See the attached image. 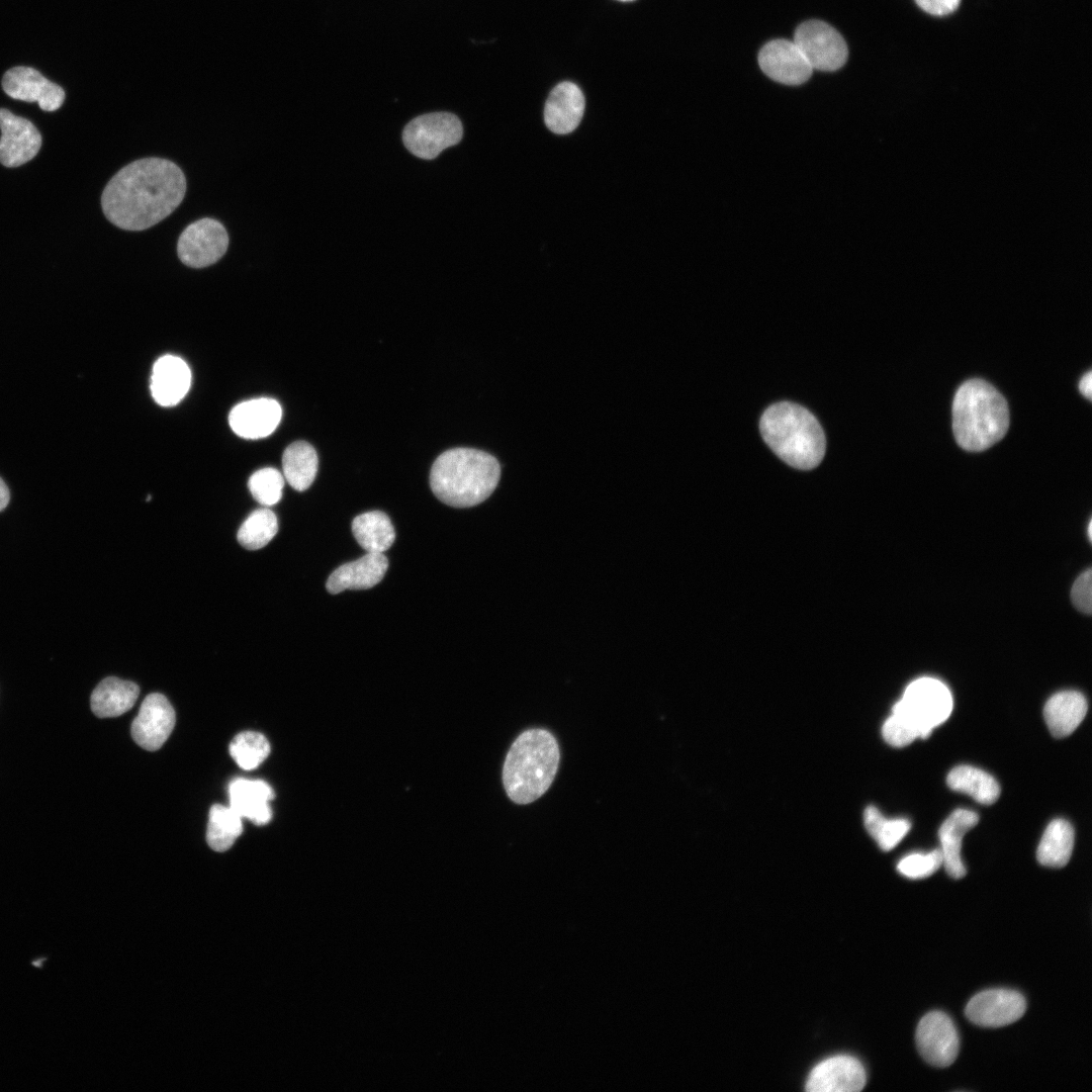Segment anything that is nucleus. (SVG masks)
Masks as SVG:
<instances>
[{
    "instance_id": "obj_38",
    "label": "nucleus",
    "mask_w": 1092,
    "mask_h": 1092,
    "mask_svg": "<svg viewBox=\"0 0 1092 1092\" xmlns=\"http://www.w3.org/2000/svg\"><path fill=\"white\" fill-rule=\"evenodd\" d=\"M1079 390L1085 397H1087L1088 399H1091V396H1092V372L1091 371H1088L1081 378V380L1079 382Z\"/></svg>"
},
{
    "instance_id": "obj_13",
    "label": "nucleus",
    "mask_w": 1092,
    "mask_h": 1092,
    "mask_svg": "<svg viewBox=\"0 0 1092 1092\" xmlns=\"http://www.w3.org/2000/svg\"><path fill=\"white\" fill-rule=\"evenodd\" d=\"M0 163L5 167L25 164L41 147V135L32 122L5 108H0Z\"/></svg>"
},
{
    "instance_id": "obj_12",
    "label": "nucleus",
    "mask_w": 1092,
    "mask_h": 1092,
    "mask_svg": "<svg viewBox=\"0 0 1092 1092\" xmlns=\"http://www.w3.org/2000/svg\"><path fill=\"white\" fill-rule=\"evenodd\" d=\"M175 711L167 698L158 693L148 695L131 724L135 743L149 751L158 750L175 726Z\"/></svg>"
},
{
    "instance_id": "obj_41",
    "label": "nucleus",
    "mask_w": 1092,
    "mask_h": 1092,
    "mask_svg": "<svg viewBox=\"0 0 1092 1092\" xmlns=\"http://www.w3.org/2000/svg\"><path fill=\"white\" fill-rule=\"evenodd\" d=\"M620 1H633V0H620Z\"/></svg>"
},
{
    "instance_id": "obj_15",
    "label": "nucleus",
    "mask_w": 1092,
    "mask_h": 1092,
    "mask_svg": "<svg viewBox=\"0 0 1092 1092\" xmlns=\"http://www.w3.org/2000/svg\"><path fill=\"white\" fill-rule=\"evenodd\" d=\"M758 63L763 73L785 85H800L812 75L813 69L794 41L776 39L759 52Z\"/></svg>"
},
{
    "instance_id": "obj_31",
    "label": "nucleus",
    "mask_w": 1092,
    "mask_h": 1092,
    "mask_svg": "<svg viewBox=\"0 0 1092 1092\" xmlns=\"http://www.w3.org/2000/svg\"><path fill=\"white\" fill-rule=\"evenodd\" d=\"M864 826L883 850L893 849L909 831L907 819H886L874 806L864 810Z\"/></svg>"
},
{
    "instance_id": "obj_4",
    "label": "nucleus",
    "mask_w": 1092,
    "mask_h": 1092,
    "mask_svg": "<svg viewBox=\"0 0 1092 1092\" xmlns=\"http://www.w3.org/2000/svg\"><path fill=\"white\" fill-rule=\"evenodd\" d=\"M1009 427V411L1003 395L982 379L966 381L952 403V431L967 451H983L1001 440Z\"/></svg>"
},
{
    "instance_id": "obj_2",
    "label": "nucleus",
    "mask_w": 1092,
    "mask_h": 1092,
    "mask_svg": "<svg viewBox=\"0 0 1092 1092\" xmlns=\"http://www.w3.org/2000/svg\"><path fill=\"white\" fill-rule=\"evenodd\" d=\"M499 477L500 466L492 455L472 448H454L443 452L433 463L430 485L442 503L468 508L485 500Z\"/></svg>"
},
{
    "instance_id": "obj_35",
    "label": "nucleus",
    "mask_w": 1092,
    "mask_h": 1092,
    "mask_svg": "<svg viewBox=\"0 0 1092 1092\" xmlns=\"http://www.w3.org/2000/svg\"><path fill=\"white\" fill-rule=\"evenodd\" d=\"M885 741L894 747H903L916 738H920L919 732L897 715L892 714L882 728Z\"/></svg>"
},
{
    "instance_id": "obj_24",
    "label": "nucleus",
    "mask_w": 1092,
    "mask_h": 1092,
    "mask_svg": "<svg viewBox=\"0 0 1092 1092\" xmlns=\"http://www.w3.org/2000/svg\"><path fill=\"white\" fill-rule=\"evenodd\" d=\"M139 694L136 684L109 676L94 689L90 700L91 709L99 718L117 717L134 705Z\"/></svg>"
},
{
    "instance_id": "obj_37",
    "label": "nucleus",
    "mask_w": 1092,
    "mask_h": 1092,
    "mask_svg": "<svg viewBox=\"0 0 1092 1092\" xmlns=\"http://www.w3.org/2000/svg\"><path fill=\"white\" fill-rule=\"evenodd\" d=\"M915 3L926 13L934 16H944L952 13L959 7L961 0H914Z\"/></svg>"
},
{
    "instance_id": "obj_27",
    "label": "nucleus",
    "mask_w": 1092,
    "mask_h": 1092,
    "mask_svg": "<svg viewBox=\"0 0 1092 1092\" xmlns=\"http://www.w3.org/2000/svg\"><path fill=\"white\" fill-rule=\"evenodd\" d=\"M1074 829L1064 819L1053 820L1039 841L1036 857L1040 864L1063 868L1070 860L1074 846Z\"/></svg>"
},
{
    "instance_id": "obj_36",
    "label": "nucleus",
    "mask_w": 1092,
    "mask_h": 1092,
    "mask_svg": "<svg viewBox=\"0 0 1092 1092\" xmlns=\"http://www.w3.org/2000/svg\"><path fill=\"white\" fill-rule=\"evenodd\" d=\"M1072 603L1077 610L1090 614L1092 609V571L1088 568L1075 580L1071 590Z\"/></svg>"
},
{
    "instance_id": "obj_33",
    "label": "nucleus",
    "mask_w": 1092,
    "mask_h": 1092,
    "mask_svg": "<svg viewBox=\"0 0 1092 1092\" xmlns=\"http://www.w3.org/2000/svg\"><path fill=\"white\" fill-rule=\"evenodd\" d=\"M283 486L284 476L272 467L257 470L248 481L252 496L265 507L273 506L281 499Z\"/></svg>"
},
{
    "instance_id": "obj_1",
    "label": "nucleus",
    "mask_w": 1092,
    "mask_h": 1092,
    "mask_svg": "<svg viewBox=\"0 0 1092 1092\" xmlns=\"http://www.w3.org/2000/svg\"><path fill=\"white\" fill-rule=\"evenodd\" d=\"M186 179L173 162L144 158L120 169L101 196L106 218L126 231H144L170 215L182 202Z\"/></svg>"
},
{
    "instance_id": "obj_26",
    "label": "nucleus",
    "mask_w": 1092,
    "mask_h": 1092,
    "mask_svg": "<svg viewBox=\"0 0 1092 1092\" xmlns=\"http://www.w3.org/2000/svg\"><path fill=\"white\" fill-rule=\"evenodd\" d=\"M317 455L304 441L290 444L282 455L283 476L295 490L303 491L313 482L317 472Z\"/></svg>"
},
{
    "instance_id": "obj_6",
    "label": "nucleus",
    "mask_w": 1092,
    "mask_h": 1092,
    "mask_svg": "<svg viewBox=\"0 0 1092 1092\" xmlns=\"http://www.w3.org/2000/svg\"><path fill=\"white\" fill-rule=\"evenodd\" d=\"M892 711L914 727L920 738L925 739L936 726L949 717L952 697L942 681L932 677H920L906 688L902 699L893 706Z\"/></svg>"
},
{
    "instance_id": "obj_16",
    "label": "nucleus",
    "mask_w": 1092,
    "mask_h": 1092,
    "mask_svg": "<svg viewBox=\"0 0 1092 1092\" xmlns=\"http://www.w3.org/2000/svg\"><path fill=\"white\" fill-rule=\"evenodd\" d=\"M866 1084V1072L858 1060L836 1056L819 1063L810 1073L806 1090L810 1092H856Z\"/></svg>"
},
{
    "instance_id": "obj_8",
    "label": "nucleus",
    "mask_w": 1092,
    "mask_h": 1092,
    "mask_svg": "<svg viewBox=\"0 0 1092 1092\" xmlns=\"http://www.w3.org/2000/svg\"><path fill=\"white\" fill-rule=\"evenodd\" d=\"M793 41L813 70L836 71L847 60L848 51L843 37L824 21L803 22L797 27Z\"/></svg>"
},
{
    "instance_id": "obj_7",
    "label": "nucleus",
    "mask_w": 1092,
    "mask_h": 1092,
    "mask_svg": "<svg viewBox=\"0 0 1092 1092\" xmlns=\"http://www.w3.org/2000/svg\"><path fill=\"white\" fill-rule=\"evenodd\" d=\"M463 134L460 119L449 112H432L411 120L403 129L405 148L416 157L435 159L445 149L457 145Z\"/></svg>"
},
{
    "instance_id": "obj_19",
    "label": "nucleus",
    "mask_w": 1092,
    "mask_h": 1092,
    "mask_svg": "<svg viewBox=\"0 0 1092 1092\" xmlns=\"http://www.w3.org/2000/svg\"><path fill=\"white\" fill-rule=\"evenodd\" d=\"M191 384V371L178 356L165 355L154 364L151 375V392L157 403L172 406L181 401Z\"/></svg>"
},
{
    "instance_id": "obj_39",
    "label": "nucleus",
    "mask_w": 1092,
    "mask_h": 1092,
    "mask_svg": "<svg viewBox=\"0 0 1092 1092\" xmlns=\"http://www.w3.org/2000/svg\"><path fill=\"white\" fill-rule=\"evenodd\" d=\"M9 490L3 479L0 477V511L6 508L9 502Z\"/></svg>"
},
{
    "instance_id": "obj_20",
    "label": "nucleus",
    "mask_w": 1092,
    "mask_h": 1092,
    "mask_svg": "<svg viewBox=\"0 0 1092 1092\" xmlns=\"http://www.w3.org/2000/svg\"><path fill=\"white\" fill-rule=\"evenodd\" d=\"M388 561L383 553L367 552L359 559L339 566L329 576L326 587L330 594L345 589H366L383 578Z\"/></svg>"
},
{
    "instance_id": "obj_30",
    "label": "nucleus",
    "mask_w": 1092,
    "mask_h": 1092,
    "mask_svg": "<svg viewBox=\"0 0 1092 1092\" xmlns=\"http://www.w3.org/2000/svg\"><path fill=\"white\" fill-rule=\"evenodd\" d=\"M278 522L276 515L267 508L255 510L244 521L238 531L239 543L249 550L266 546L276 535Z\"/></svg>"
},
{
    "instance_id": "obj_28",
    "label": "nucleus",
    "mask_w": 1092,
    "mask_h": 1092,
    "mask_svg": "<svg viewBox=\"0 0 1092 1092\" xmlns=\"http://www.w3.org/2000/svg\"><path fill=\"white\" fill-rule=\"evenodd\" d=\"M946 782L951 790L965 793L984 805L995 803L1000 795L997 781L988 772L971 765L953 767Z\"/></svg>"
},
{
    "instance_id": "obj_21",
    "label": "nucleus",
    "mask_w": 1092,
    "mask_h": 1092,
    "mask_svg": "<svg viewBox=\"0 0 1092 1092\" xmlns=\"http://www.w3.org/2000/svg\"><path fill=\"white\" fill-rule=\"evenodd\" d=\"M230 807L242 818L256 825L267 824L272 818L269 802L273 789L262 780L235 779L229 786Z\"/></svg>"
},
{
    "instance_id": "obj_14",
    "label": "nucleus",
    "mask_w": 1092,
    "mask_h": 1092,
    "mask_svg": "<svg viewBox=\"0 0 1092 1092\" xmlns=\"http://www.w3.org/2000/svg\"><path fill=\"white\" fill-rule=\"evenodd\" d=\"M2 88L13 99L37 102L44 111L59 109L65 100V91L61 86L30 67L9 69L2 78Z\"/></svg>"
},
{
    "instance_id": "obj_29",
    "label": "nucleus",
    "mask_w": 1092,
    "mask_h": 1092,
    "mask_svg": "<svg viewBox=\"0 0 1092 1092\" xmlns=\"http://www.w3.org/2000/svg\"><path fill=\"white\" fill-rule=\"evenodd\" d=\"M242 832V817L231 807L215 804L210 808L206 841L214 851L228 850Z\"/></svg>"
},
{
    "instance_id": "obj_10",
    "label": "nucleus",
    "mask_w": 1092,
    "mask_h": 1092,
    "mask_svg": "<svg viewBox=\"0 0 1092 1092\" xmlns=\"http://www.w3.org/2000/svg\"><path fill=\"white\" fill-rule=\"evenodd\" d=\"M916 1043L923 1059L940 1068L954 1062L960 1048L952 1020L940 1011L929 1012L921 1018L916 1029Z\"/></svg>"
},
{
    "instance_id": "obj_11",
    "label": "nucleus",
    "mask_w": 1092,
    "mask_h": 1092,
    "mask_svg": "<svg viewBox=\"0 0 1092 1092\" xmlns=\"http://www.w3.org/2000/svg\"><path fill=\"white\" fill-rule=\"evenodd\" d=\"M1024 997L1013 990L991 989L976 994L967 1004L965 1013L976 1025L1000 1027L1018 1020L1025 1012Z\"/></svg>"
},
{
    "instance_id": "obj_3",
    "label": "nucleus",
    "mask_w": 1092,
    "mask_h": 1092,
    "mask_svg": "<svg viewBox=\"0 0 1092 1092\" xmlns=\"http://www.w3.org/2000/svg\"><path fill=\"white\" fill-rule=\"evenodd\" d=\"M559 748L547 730L523 732L507 753L503 783L508 797L524 805L539 799L551 786L559 764Z\"/></svg>"
},
{
    "instance_id": "obj_34",
    "label": "nucleus",
    "mask_w": 1092,
    "mask_h": 1092,
    "mask_svg": "<svg viewBox=\"0 0 1092 1092\" xmlns=\"http://www.w3.org/2000/svg\"><path fill=\"white\" fill-rule=\"evenodd\" d=\"M942 866V853L940 849L923 853H912L902 858L897 869L909 879H923L934 874Z\"/></svg>"
},
{
    "instance_id": "obj_17",
    "label": "nucleus",
    "mask_w": 1092,
    "mask_h": 1092,
    "mask_svg": "<svg viewBox=\"0 0 1092 1092\" xmlns=\"http://www.w3.org/2000/svg\"><path fill=\"white\" fill-rule=\"evenodd\" d=\"M282 408L273 398L261 397L243 401L231 411L232 430L245 439H261L271 435L279 425Z\"/></svg>"
},
{
    "instance_id": "obj_5",
    "label": "nucleus",
    "mask_w": 1092,
    "mask_h": 1092,
    "mask_svg": "<svg viewBox=\"0 0 1092 1092\" xmlns=\"http://www.w3.org/2000/svg\"><path fill=\"white\" fill-rule=\"evenodd\" d=\"M760 433L769 448L798 469H812L825 453V436L816 418L792 402L770 405L761 416Z\"/></svg>"
},
{
    "instance_id": "obj_18",
    "label": "nucleus",
    "mask_w": 1092,
    "mask_h": 1092,
    "mask_svg": "<svg viewBox=\"0 0 1092 1092\" xmlns=\"http://www.w3.org/2000/svg\"><path fill=\"white\" fill-rule=\"evenodd\" d=\"M584 106L579 87L569 81L561 82L552 89L545 103V124L554 133H569L578 126Z\"/></svg>"
},
{
    "instance_id": "obj_22",
    "label": "nucleus",
    "mask_w": 1092,
    "mask_h": 1092,
    "mask_svg": "<svg viewBox=\"0 0 1092 1092\" xmlns=\"http://www.w3.org/2000/svg\"><path fill=\"white\" fill-rule=\"evenodd\" d=\"M978 821L979 816L977 813L966 809H958L943 821L938 830L942 864L947 874L953 879H962L966 875V869L961 859L962 839L966 832L973 828Z\"/></svg>"
},
{
    "instance_id": "obj_32",
    "label": "nucleus",
    "mask_w": 1092,
    "mask_h": 1092,
    "mask_svg": "<svg viewBox=\"0 0 1092 1092\" xmlns=\"http://www.w3.org/2000/svg\"><path fill=\"white\" fill-rule=\"evenodd\" d=\"M230 754L243 769L259 766L270 753L266 737L255 731H244L234 737L229 746Z\"/></svg>"
},
{
    "instance_id": "obj_23",
    "label": "nucleus",
    "mask_w": 1092,
    "mask_h": 1092,
    "mask_svg": "<svg viewBox=\"0 0 1092 1092\" xmlns=\"http://www.w3.org/2000/svg\"><path fill=\"white\" fill-rule=\"evenodd\" d=\"M1085 697L1076 691H1065L1051 697L1043 709L1048 728L1056 738L1069 736L1087 713Z\"/></svg>"
},
{
    "instance_id": "obj_25",
    "label": "nucleus",
    "mask_w": 1092,
    "mask_h": 1092,
    "mask_svg": "<svg viewBox=\"0 0 1092 1092\" xmlns=\"http://www.w3.org/2000/svg\"><path fill=\"white\" fill-rule=\"evenodd\" d=\"M352 532L359 545L373 553H383L395 539L390 519L380 511L357 516L352 522Z\"/></svg>"
},
{
    "instance_id": "obj_40",
    "label": "nucleus",
    "mask_w": 1092,
    "mask_h": 1092,
    "mask_svg": "<svg viewBox=\"0 0 1092 1092\" xmlns=\"http://www.w3.org/2000/svg\"><path fill=\"white\" fill-rule=\"evenodd\" d=\"M1091 528H1092V525H1091V523H1089V526H1088V536H1089V539H1091V534H1092V533H1091Z\"/></svg>"
},
{
    "instance_id": "obj_9",
    "label": "nucleus",
    "mask_w": 1092,
    "mask_h": 1092,
    "mask_svg": "<svg viewBox=\"0 0 1092 1092\" xmlns=\"http://www.w3.org/2000/svg\"><path fill=\"white\" fill-rule=\"evenodd\" d=\"M229 235L216 219L200 218L184 229L177 243L181 262L191 268H204L216 263L226 252Z\"/></svg>"
}]
</instances>
